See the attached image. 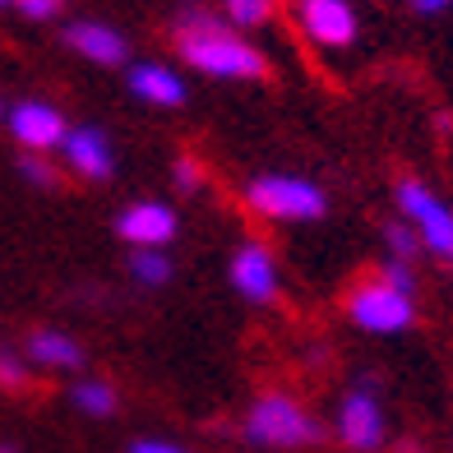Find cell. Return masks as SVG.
<instances>
[{
  "label": "cell",
  "mask_w": 453,
  "mask_h": 453,
  "mask_svg": "<svg viewBox=\"0 0 453 453\" xmlns=\"http://www.w3.org/2000/svg\"><path fill=\"white\" fill-rule=\"evenodd\" d=\"M384 255H388V259H398V264H411V259L421 255L417 232H411L407 222H388V226H384Z\"/></svg>",
  "instance_id": "cell-19"
},
{
  "label": "cell",
  "mask_w": 453,
  "mask_h": 453,
  "mask_svg": "<svg viewBox=\"0 0 453 453\" xmlns=\"http://www.w3.org/2000/svg\"><path fill=\"white\" fill-rule=\"evenodd\" d=\"M70 407L79 411V417H88V421H107V417H116L120 394H116V384H107V380H79L70 388Z\"/></svg>",
  "instance_id": "cell-15"
},
{
  "label": "cell",
  "mask_w": 453,
  "mask_h": 453,
  "mask_svg": "<svg viewBox=\"0 0 453 453\" xmlns=\"http://www.w3.org/2000/svg\"><path fill=\"white\" fill-rule=\"evenodd\" d=\"M241 430H245V440H250L255 449H311V444L324 440L319 417L301 398L282 394V388L259 394L250 403V411H245Z\"/></svg>",
  "instance_id": "cell-2"
},
{
  "label": "cell",
  "mask_w": 453,
  "mask_h": 453,
  "mask_svg": "<svg viewBox=\"0 0 453 453\" xmlns=\"http://www.w3.org/2000/svg\"><path fill=\"white\" fill-rule=\"evenodd\" d=\"M0 120H5V102H0Z\"/></svg>",
  "instance_id": "cell-28"
},
{
  "label": "cell",
  "mask_w": 453,
  "mask_h": 453,
  "mask_svg": "<svg viewBox=\"0 0 453 453\" xmlns=\"http://www.w3.org/2000/svg\"><path fill=\"white\" fill-rule=\"evenodd\" d=\"M33 380V365L24 352H14V347H0V388L5 394H24Z\"/></svg>",
  "instance_id": "cell-18"
},
{
  "label": "cell",
  "mask_w": 453,
  "mask_h": 453,
  "mask_svg": "<svg viewBox=\"0 0 453 453\" xmlns=\"http://www.w3.org/2000/svg\"><path fill=\"white\" fill-rule=\"evenodd\" d=\"M334 435L342 440V449L352 453H380L388 440V417H384V403L375 394V384L361 380L342 394L338 403V417H334Z\"/></svg>",
  "instance_id": "cell-6"
},
{
  "label": "cell",
  "mask_w": 453,
  "mask_h": 453,
  "mask_svg": "<svg viewBox=\"0 0 453 453\" xmlns=\"http://www.w3.org/2000/svg\"><path fill=\"white\" fill-rule=\"evenodd\" d=\"M347 319H352L357 328H365V334H403V328H411V319H417V301H411L407 292H398V287H388L380 273L375 278H361L352 292H347Z\"/></svg>",
  "instance_id": "cell-5"
},
{
  "label": "cell",
  "mask_w": 453,
  "mask_h": 453,
  "mask_svg": "<svg viewBox=\"0 0 453 453\" xmlns=\"http://www.w3.org/2000/svg\"><path fill=\"white\" fill-rule=\"evenodd\" d=\"M278 0H218V19L236 33H255L273 19Z\"/></svg>",
  "instance_id": "cell-16"
},
{
  "label": "cell",
  "mask_w": 453,
  "mask_h": 453,
  "mask_svg": "<svg viewBox=\"0 0 453 453\" xmlns=\"http://www.w3.org/2000/svg\"><path fill=\"white\" fill-rule=\"evenodd\" d=\"M407 5L417 10V14H444V10L453 5V0H407Z\"/></svg>",
  "instance_id": "cell-25"
},
{
  "label": "cell",
  "mask_w": 453,
  "mask_h": 453,
  "mask_svg": "<svg viewBox=\"0 0 453 453\" xmlns=\"http://www.w3.org/2000/svg\"><path fill=\"white\" fill-rule=\"evenodd\" d=\"M380 278H384L388 287H398V292H407V296H417V273H411V264H398V259H384V264H380Z\"/></svg>",
  "instance_id": "cell-22"
},
{
  "label": "cell",
  "mask_w": 453,
  "mask_h": 453,
  "mask_svg": "<svg viewBox=\"0 0 453 453\" xmlns=\"http://www.w3.org/2000/svg\"><path fill=\"white\" fill-rule=\"evenodd\" d=\"M5 130H10V139L24 153H47L51 157L60 143H65L70 120H65V111H60L56 102L24 97V102H14V107H5Z\"/></svg>",
  "instance_id": "cell-7"
},
{
  "label": "cell",
  "mask_w": 453,
  "mask_h": 453,
  "mask_svg": "<svg viewBox=\"0 0 453 453\" xmlns=\"http://www.w3.org/2000/svg\"><path fill=\"white\" fill-rule=\"evenodd\" d=\"M19 176H24L28 185H42V190H56L60 185V167L47 153H24L19 157Z\"/></svg>",
  "instance_id": "cell-20"
},
{
  "label": "cell",
  "mask_w": 453,
  "mask_h": 453,
  "mask_svg": "<svg viewBox=\"0 0 453 453\" xmlns=\"http://www.w3.org/2000/svg\"><path fill=\"white\" fill-rule=\"evenodd\" d=\"M176 273V264L167 250H134L130 255V278L134 287H149V292H157V287H167Z\"/></svg>",
  "instance_id": "cell-17"
},
{
  "label": "cell",
  "mask_w": 453,
  "mask_h": 453,
  "mask_svg": "<svg viewBox=\"0 0 453 453\" xmlns=\"http://www.w3.org/2000/svg\"><path fill=\"white\" fill-rule=\"evenodd\" d=\"M226 278H232L236 296L250 305H273L282 296V273H278V255L264 241H245L236 245L232 264H226Z\"/></svg>",
  "instance_id": "cell-9"
},
{
  "label": "cell",
  "mask_w": 453,
  "mask_h": 453,
  "mask_svg": "<svg viewBox=\"0 0 453 453\" xmlns=\"http://www.w3.org/2000/svg\"><path fill=\"white\" fill-rule=\"evenodd\" d=\"M24 357L37 370H60V375H65V370L84 365V347H79L65 328H33L28 342H24Z\"/></svg>",
  "instance_id": "cell-14"
},
{
  "label": "cell",
  "mask_w": 453,
  "mask_h": 453,
  "mask_svg": "<svg viewBox=\"0 0 453 453\" xmlns=\"http://www.w3.org/2000/svg\"><path fill=\"white\" fill-rule=\"evenodd\" d=\"M172 37L176 51L190 70L209 74V79H226V84H250V79L269 74V56H264L250 37L226 28L218 10L209 5H185L172 19Z\"/></svg>",
  "instance_id": "cell-1"
},
{
  "label": "cell",
  "mask_w": 453,
  "mask_h": 453,
  "mask_svg": "<svg viewBox=\"0 0 453 453\" xmlns=\"http://www.w3.org/2000/svg\"><path fill=\"white\" fill-rule=\"evenodd\" d=\"M398 213H403V222L411 226V232H417L426 255L453 264V209L430 190L426 180H417V176L398 180Z\"/></svg>",
  "instance_id": "cell-4"
},
{
  "label": "cell",
  "mask_w": 453,
  "mask_h": 453,
  "mask_svg": "<svg viewBox=\"0 0 453 453\" xmlns=\"http://www.w3.org/2000/svg\"><path fill=\"white\" fill-rule=\"evenodd\" d=\"M296 24L319 51H347L361 33L352 0H296Z\"/></svg>",
  "instance_id": "cell-10"
},
{
  "label": "cell",
  "mask_w": 453,
  "mask_h": 453,
  "mask_svg": "<svg viewBox=\"0 0 453 453\" xmlns=\"http://www.w3.org/2000/svg\"><path fill=\"white\" fill-rule=\"evenodd\" d=\"M116 236L130 245V250H167L180 236V218L167 199H134L116 213Z\"/></svg>",
  "instance_id": "cell-8"
},
{
  "label": "cell",
  "mask_w": 453,
  "mask_h": 453,
  "mask_svg": "<svg viewBox=\"0 0 453 453\" xmlns=\"http://www.w3.org/2000/svg\"><path fill=\"white\" fill-rule=\"evenodd\" d=\"M60 162L65 172L79 176V180H111L116 176V143L102 126H70L65 130V143H60Z\"/></svg>",
  "instance_id": "cell-11"
},
{
  "label": "cell",
  "mask_w": 453,
  "mask_h": 453,
  "mask_svg": "<svg viewBox=\"0 0 453 453\" xmlns=\"http://www.w3.org/2000/svg\"><path fill=\"white\" fill-rule=\"evenodd\" d=\"M126 88H130V97L149 102V107H162V111L185 107V97H190L180 70H172L167 60H139V65H130L126 70Z\"/></svg>",
  "instance_id": "cell-13"
},
{
  "label": "cell",
  "mask_w": 453,
  "mask_h": 453,
  "mask_svg": "<svg viewBox=\"0 0 453 453\" xmlns=\"http://www.w3.org/2000/svg\"><path fill=\"white\" fill-rule=\"evenodd\" d=\"M172 185H176V190H199V185H203V167H199L195 157H176Z\"/></svg>",
  "instance_id": "cell-23"
},
{
  "label": "cell",
  "mask_w": 453,
  "mask_h": 453,
  "mask_svg": "<svg viewBox=\"0 0 453 453\" xmlns=\"http://www.w3.org/2000/svg\"><path fill=\"white\" fill-rule=\"evenodd\" d=\"M14 10L33 24H51V19L65 14V0H14Z\"/></svg>",
  "instance_id": "cell-21"
},
{
  "label": "cell",
  "mask_w": 453,
  "mask_h": 453,
  "mask_svg": "<svg viewBox=\"0 0 453 453\" xmlns=\"http://www.w3.org/2000/svg\"><path fill=\"white\" fill-rule=\"evenodd\" d=\"M0 10H14V0H0Z\"/></svg>",
  "instance_id": "cell-27"
},
{
  "label": "cell",
  "mask_w": 453,
  "mask_h": 453,
  "mask_svg": "<svg viewBox=\"0 0 453 453\" xmlns=\"http://www.w3.org/2000/svg\"><path fill=\"white\" fill-rule=\"evenodd\" d=\"M0 453H19V444H10V440H0Z\"/></svg>",
  "instance_id": "cell-26"
},
{
  "label": "cell",
  "mask_w": 453,
  "mask_h": 453,
  "mask_svg": "<svg viewBox=\"0 0 453 453\" xmlns=\"http://www.w3.org/2000/svg\"><path fill=\"white\" fill-rule=\"evenodd\" d=\"M60 42H65L74 56H84L88 65H126L130 60V42L126 33L102 24V19H74V24H65V33H60Z\"/></svg>",
  "instance_id": "cell-12"
},
{
  "label": "cell",
  "mask_w": 453,
  "mask_h": 453,
  "mask_svg": "<svg viewBox=\"0 0 453 453\" xmlns=\"http://www.w3.org/2000/svg\"><path fill=\"white\" fill-rule=\"evenodd\" d=\"M245 209L269 218V222H319L328 213V195L311 176H287L269 172L245 185Z\"/></svg>",
  "instance_id": "cell-3"
},
{
  "label": "cell",
  "mask_w": 453,
  "mask_h": 453,
  "mask_svg": "<svg viewBox=\"0 0 453 453\" xmlns=\"http://www.w3.org/2000/svg\"><path fill=\"white\" fill-rule=\"evenodd\" d=\"M130 453H185L180 444H172V440H134L130 444Z\"/></svg>",
  "instance_id": "cell-24"
}]
</instances>
